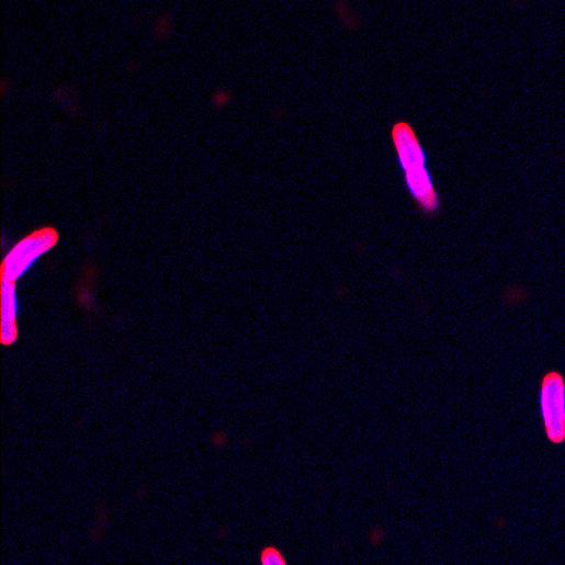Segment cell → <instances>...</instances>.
<instances>
[{
  "instance_id": "cell-5",
  "label": "cell",
  "mask_w": 565,
  "mask_h": 565,
  "mask_svg": "<svg viewBox=\"0 0 565 565\" xmlns=\"http://www.w3.org/2000/svg\"><path fill=\"white\" fill-rule=\"evenodd\" d=\"M260 563L264 565H286L283 554L278 549L269 547L260 555Z\"/></svg>"
},
{
  "instance_id": "cell-2",
  "label": "cell",
  "mask_w": 565,
  "mask_h": 565,
  "mask_svg": "<svg viewBox=\"0 0 565 565\" xmlns=\"http://www.w3.org/2000/svg\"><path fill=\"white\" fill-rule=\"evenodd\" d=\"M56 244L57 234L52 229H43L14 245L4 257L2 280L14 283L23 278Z\"/></svg>"
},
{
  "instance_id": "cell-3",
  "label": "cell",
  "mask_w": 565,
  "mask_h": 565,
  "mask_svg": "<svg viewBox=\"0 0 565 565\" xmlns=\"http://www.w3.org/2000/svg\"><path fill=\"white\" fill-rule=\"evenodd\" d=\"M540 410L550 441L560 444L565 437V386L558 372L544 376L540 389Z\"/></svg>"
},
{
  "instance_id": "cell-4",
  "label": "cell",
  "mask_w": 565,
  "mask_h": 565,
  "mask_svg": "<svg viewBox=\"0 0 565 565\" xmlns=\"http://www.w3.org/2000/svg\"><path fill=\"white\" fill-rule=\"evenodd\" d=\"M19 300L14 283L2 280V342L11 346L18 338Z\"/></svg>"
},
{
  "instance_id": "cell-1",
  "label": "cell",
  "mask_w": 565,
  "mask_h": 565,
  "mask_svg": "<svg viewBox=\"0 0 565 565\" xmlns=\"http://www.w3.org/2000/svg\"><path fill=\"white\" fill-rule=\"evenodd\" d=\"M391 139L405 177L407 193L415 200L422 214L439 213L440 196L427 167V157L419 136L407 122H397L392 126Z\"/></svg>"
}]
</instances>
